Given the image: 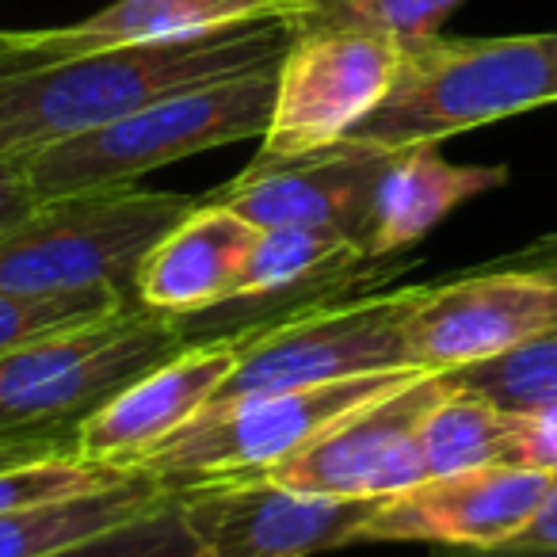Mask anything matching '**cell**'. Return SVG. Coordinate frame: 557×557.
I'll return each instance as SVG.
<instances>
[{
	"mask_svg": "<svg viewBox=\"0 0 557 557\" xmlns=\"http://www.w3.org/2000/svg\"><path fill=\"white\" fill-rule=\"evenodd\" d=\"M557 329V283L534 271L481 263L428 283L405 321V348L417 371L450 374L485 363Z\"/></svg>",
	"mask_w": 557,
	"mask_h": 557,
	"instance_id": "obj_10",
	"label": "cell"
},
{
	"mask_svg": "<svg viewBox=\"0 0 557 557\" xmlns=\"http://www.w3.org/2000/svg\"><path fill=\"white\" fill-rule=\"evenodd\" d=\"M256 230L260 225L237 210L199 199V207L172 225L141 260L134 275L138 306L169 318H191L233 302Z\"/></svg>",
	"mask_w": 557,
	"mask_h": 557,
	"instance_id": "obj_16",
	"label": "cell"
},
{
	"mask_svg": "<svg viewBox=\"0 0 557 557\" xmlns=\"http://www.w3.org/2000/svg\"><path fill=\"white\" fill-rule=\"evenodd\" d=\"M447 374L417 371L374 401L344 412L298 455L278 462L263 478L290 493L333 496V500H382L428 481L420 424L440 401Z\"/></svg>",
	"mask_w": 557,
	"mask_h": 557,
	"instance_id": "obj_9",
	"label": "cell"
},
{
	"mask_svg": "<svg viewBox=\"0 0 557 557\" xmlns=\"http://www.w3.org/2000/svg\"><path fill=\"white\" fill-rule=\"evenodd\" d=\"M245 333L210 336L180 348L119 389L77 424V455L134 470L149 450L187 428L237 367Z\"/></svg>",
	"mask_w": 557,
	"mask_h": 557,
	"instance_id": "obj_14",
	"label": "cell"
},
{
	"mask_svg": "<svg viewBox=\"0 0 557 557\" xmlns=\"http://www.w3.org/2000/svg\"><path fill=\"white\" fill-rule=\"evenodd\" d=\"M290 39L295 32L287 20H256L0 73V164H24L42 149L100 131L161 96L271 70L283 62Z\"/></svg>",
	"mask_w": 557,
	"mask_h": 557,
	"instance_id": "obj_1",
	"label": "cell"
},
{
	"mask_svg": "<svg viewBox=\"0 0 557 557\" xmlns=\"http://www.w3.org/2000/svg\"><path fill=\"white\" fill-rule=\"evenodd\" d=\"M557 103V32L447 39L432 35L401 47L389 96L351 141L379 149L447 141Z\"/></svg>",
	"mask_w": 557,
	"mask_h": 557,
	"instance_id": "obj_2",
	"label": "cell"
},
{
	"mask_svg": "<svg viewBox=\"0 0 557 557\" xmlns=\"http://www.w3.org/2000/svg\"><path fill=\"white\" fill-rule=\"evenodd\" d=\"M176 493L157 485L149 473L134 470L123 485L103 493L73 496V500L39 504V508L0 516V557H47L70 549L96 534H108L123 523H134L146 511L161 508Z\"/></svg>",
	"mask_w": 557,
	"mask_h": 557,
	"instance_id": "obj_18",
	"label": "cell"
},
{
	"mask_svg": "<svg viewBox=\"0 0 557 557\" xmlns=\"http://www.w3.org/2000/svg\"><path fill=\"white\" fill-rule=\"evenodd\" d=\"M180 511L191 531L187 557H310L359 542L374 500L290 493L271 481H218L187 488Z\"/></svg>",
	"mask_w": 557,
	"mask_h": 557,
	"instance_id": "obj_11",
	"label": "cell"
},
{
	"mask_svg": "<svg viewBox=\"0 0 557 557\" xmlns=\"http://www.w3.org/2000/svg\"><path fill=\"white\" fill-rule=\"evenodd\" d=\"M39 202H42V195L35 191V184L27 180L24 164H0V230L20 222L24 214H32Z\"/></svg>",
	"mask_w": 557,
	"mask_h": 557,
	"instance_id": "obj_28",
	"label": "cell"
},
{
	"mask_svg": "<svg viewBox=\"0 0 557 557\" xmlns=\"http://www.w3.org/2000/svg\"><path fill=\"white\" fill-rule=\"evenodd\" d=\"M389 149L341 141L295 161H252L240 176L202 199L245 214L252 225H310L356 240L367 252L374 184Z\"/></svg>",
	"mask_w": 557,
	"mask_h": 557,
	"instance_id": "obj_13",
	"label": "cell"
},
{
	"mask_svg": "<svg viewBox=\"0 0 557 557\" xmlns=\"http://www.w3.org/2000/svg\"><path fill=\"white\" fill-rule=\"evenodd\" d=\"M131 302L138 298L115 295V290H73V295H9V290H0V356L50 333L115 313Z\"/></svg>",
	"mask_w": 557,
	"mask_h": 557,
	"instance_id": "obj_24",
	"label": "cell"
},
{
	"mask_svg": "<svg viewBox=\"0 0 557 557\" xmlns=\"http://www.w3.org/2000/svg\"><path fill=\"white\" fill-rule=\"evenodd\" d=\"M409 374H417V367L356 374V379L325 382V386L256 394L218 405V409L199 412L157 450H149L134 470L149 473L169 493H187V488L218 485V481L263 478L278 462L298 455L310 440H318L333 420L374 401Z\"/></svg>",
	"mask_w": 557,
	"mask_h": 557,
	"instance_id": "obj_6",
	"label": "cell"
},
{
	"mask_svg": "<svg viewBox=\"0 0 557 557\" xmlns=\"http://www.w3.org/2000/svg\"><path fill=\"white\" fill-rule=\"evenodd\" d=\"M458 386L488 397L500 409H542L557 405V329L519 344L485 363L450 371Z\"/></svg>",
	"mask_w": 557,
	"mask_h": 557,
	"instance_id": "obj_22",
	"label": "cell"
},
{
	"mask_svg": "<svg viewBox=\"0 0 557 557\" xmlns=\"http://www.w3.org/2000/svg\"><path fill=\"white\" fill-rule=\"evenodd\" d=\"M435 557H557V546H488V549L443 546Z\"/></svg>",
	"mask_w": 557,
	"mask_h": 557,
	"instance_id": "obj_31",
	"label": "cell"
},
{
	"mask_svg": "<svg viewBox=\"0 0 557 557\" xmlns=\"http://www.w3.org/2000/svg\"><path fill=\"white\" fill-rule=\"evenodd\" d=\"M126 478H134V470L96 462V458H81L77 450L4 466L0 470V516L39 508V504H54V500H73V496L103 493V488L123 485Z\"/></svg>",
	"mask_w": 557,
	"mask_h": 557,
	"instance_id": "obj_23",
	"label": "cell"
},
{
	"mask_svg": "<svg viewBox=\"0 0 557 557\" xmlns=\"http://www.w3.org/2000/svg\"><path fill=\"white\" fill-rule=\"evenodd\" d=\"M508 466L534 473H557V405L542 409H511Z\"/></svg>",
	"mask_w": 557,
	"mask_h": 557,
	"instance_id": "obj_26",
	"label": "cell"
},
{
	"mask_svg": "<svg viewBox=\"0 0 557 557\" xmlns=\"http://www.w3.org/2000/svg\"><path fill=\"white\" fill-rule=\"evenodd\" d=\"M508 546H557V473L554 481H549V493L546 500H542L539 516L527 523V531L519 534L516 542H508Z\"/></svg>",
	"mask_w": 557,
	"mask_h": 557,
	"instance_id": "obj_30",
	"label": "cell"
},
{
	"mask_svg": "<svg viewBox=\"0 0 557 557\" xmlns=\"http://www.w3.org/2000/svg\"><path fill=\"white\" fill-rule=\"evenodd\" d=\"M275 70L278 65L161 96L100 131L35 153L32 161H24L27 180L42 199L111 191V187H134L146 172L176 164L184 157L263 138L275 103Z\"/></svg>",
	"mask_w": 557,
	"mask_h": 557,
	"instance_id": "obj_3",
	"label": "cell"
},
{
	"mask_svg": "<svg viewBox=\"0 0 557 557\" xmlns=\"http://www.w3.org/2000/svg\"><path fill=\"white\" fill-rule=\"evenodd\" d=\"M184 318L131 302L0 356V435L77 428L161 359L187 348Z\"/></svg>",
	"mask_w": 557,
	"mask_h": 557,
	"instance_id": "obj_5",
	"label": "cell"
},
{
	"mask_svg": "<svg viewBox=\"0 0 557 557\" xmlns=\"http://www.w3.org/2000/svg\"><path fill=\"white\" fill-rule=\"evenodd\" d=\"M65 450H77V428H54V432L0 435V470H4V466L35 462V458L65 455Z\"/></svg>",
	"mask_w": 557,
	"mask_h": 557,
	"instance_id": "obj_27",
	"label": "cell"
},
{
	"mask_svg": "<svg viewBox=\"0 0 557 557\" xmlns=\"http://www.w3.org/2000/svg\"><path fill=\"white\" fill-rule=\"evenodd\" d=\"M511 409H500L488 397L458 386L447 374L440 401L428 409L420 424L428 478L481 470V466H508Z\"/></svg>",
	"mask_w": 557,
	"mask_h": 557,
	"instance_id": "obj_20",
	"label": "cell"
},
{
	"mask_svg": "<svg viewBox=\"0 0 557 557\" xmlns=\"http://www.w3.org/2000/svg\"><path fill=\"white\" fill-rule=\"evenodd\" d=\"M287 0H115L70 27L0 32V73L35 70L100 50L149 47L256 20H283Z\"/></svg>",
	"mask_w": 557,
	"mask_h": 557,
	"instance_id": "obj_15",
	"label": "cell"
},
{
	"mask_svg": "<svg viewBox=\"0 0 557 557\" xmlns=\"http://www.w3.org/2000/svg\"><path fill=\"white\" fill-rule=\"evenodd\" d=\"M191 554V531L180 511V496L164 500L161 508L146 511L134 523H123L108 534H96L70 549L47 557H187Z\"/></svg>",
	"mask_w": 557,
	"mask_h": 557,
	"instance_id": "obj_25",
	"label": "cell"
},
{
	"mask_svg": "<svg viewBox=\"0 0 557 557\" xmlns=\"http://www.w3.org/2000/svg\"><path fill=\"white\" fill-rule=\"evenodd\" d=\"M420 287H389L371 295H341L306 306L290 318L245 333L237 367L207 409L256 394L325 386L379 371H409L405 321ZM202 409V412H207Z\"/></svg>",
	"mask_w": 557,
	"mask_h": 557,
	"instance_id": "obj_7",
	"label": "cell"
},
{
	"mask_svg": "<svg viewBox=\"0 0 557 557\" xmlns=\"http://www.w3.org/2000/svg\"><path fill=\"white\" fill-rule=\"evenodd\" d=\"M401 65V47L356 27L295 32L275 70V103L256 161H295L333 149L379 111Z\"/></svg>",
	"mask_w": 557,
	"mask_h": 557,
	"instance_id": "obj_8",
	"label": "cell"
},
{
	"mask_svg": "<svg viewBox=\"0 0 557 557\" xmlns=\"http://www.w3.org/2000/svg\"><path fill=\"white\" fill-rule=\"evenodd\" d=\"M367 263V252L348 237H336L329 230H310V225H260L256 240L248 248L245 271H240L237 298L260 295H287L302 290L325 278L348 275Z\"/></svg>",
	"mask_w": 557,
	"mask_h": 557,
	"instance_id": "obj_19",
	"label": "cell"
},
{
	"mask_svg": "<svg viewBox=\"0 0 557 557\" xmlns=\"http://www.w3.org/2000/svg\"><path fill=\"white\" fill-rule=\"evenodd\" d=\"M496 268H516V271H534V275H546L557 283V230L546 233V237H534L531 245L516 248L508 256H496Z\"/></svg>",
	"mask_w": 557,
	"mask_h": 557,
	"instance_id": "obj_29",
	"label": "cell"
},
{
	"mask_svg": "<svg viewBox=\"0 0 557 557\" xmlns=\"http://www.w3.org/2000/svg\"><path fill=\"white\" fill-rule=\"evenodd\" d=\"M549 473L519 466L428 478L405 493L374 500L359 527V542H432V546L488 549L508 546L539 516L549 493Z\"/></svg>",
	"mask_w": 557,
	"mask_h": 557,
	"instance_id": "obj_12",
	"label": "cell"
},
{
	"mask_svg": "<svg viewBox=\"0 0 557 557\" xmlns=\"http://www.w3.org/2000/svg\"><path fill=\"white\" fill-rule=\"evenodd\" d=\"M195 207L199 199L138 184L42 199L32 214L0 230V290H115L134 298V275L146 252Z\"/></svg>",
	"mask_w": 557,
	"mask_h": 557,
	"instance_id": "obj_4",
	"label": "cell"
},
{
	"mask_svg": "<svg viewBox=\"0 0 557 557\" xmlns=\"http://www.w3.org/2000/svg\"><path fill=\"white\" fill-rule=\"evenodd\" d=\"M466 0H295L287 12L290 32L310 27H356L394 39L397 47H412L432 35L462 9Z\"/></svg>",
	"mask_w": 557,
	"mask_h": 557,
	"instance_id": "obj_21",
	"label": "cell"
},
{
	"mask_svg": "<svg viewBox=\"0 0 557 557\" xmlns=\"http://www.w3.org/2000/svg\"><path fill=\"white\" fill-rule=\"evenodd\" d=\"M290 4H295V0H287V12H290ZM283 20H287V16H283Z\"/></svg>",
	"mask_w": 557,
	"mask_h": 557,
	"instance_id": "obj_32",
	"label": "cell"
},
{
	"mask_svg": "<svg viewBox=\"0 0 557 557\" xmlns=\"http://www.w3.org/2000/svg\"><path fill=\"white\" fill-rule=\"evenodd\" d=\"M508 184L504 164H455L435 141L389 149L374 184L367 260H394L424 240L462 202Z\"/></svg>",
	"mask_w": 557,
	"mask_h": 557,
	"instance_id": "obj_17",
	"label": "cell"
}]
</instances>
